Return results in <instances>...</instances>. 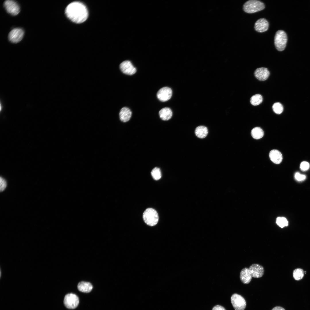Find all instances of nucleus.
<instances>
[{"label":"nucleus","mask_w":310,"mask_h":310,"mask_svg":"<svg viewBox=\"0 0 310 310\" xmlns=\"http://www.w3.org/2000/svg\"><path fill=\"white\" fill-rule=\"evenodd\" d=\"M254 75L258 80L261 81L266 80L268 78L270 72L266 68L262 67L256 69L254 73Z\"/></svg>","instance_id":"nucleus-13"},{"label":"nucleus","mask_w":310,"mask_h":310,"mask_svg":"<svg viewBox=\"0 0 310 310\" xmlns=\"http://www.w3.org/2000/svg\"><path fill=\"white\" fill-rule=\"evenodd\" d=\"M287 37L285 32L282 30H279L275 34L274 43L276 49L279 51L284 50L286 46Z\"/></svg>","instance_id":"nucleus-5"},{"label":"nucleus","mask_w":310,"mask_h":310,"mask_svg":"<svg viewBox=\"0 0 310 310\" xmlns=\"http://www.w3.org/2000/svg\"><path fill=\"white\" fill-rule=\"evenodd\" d=\"M232 305L235 310H244L246 306V302L241 295L235 293L231 297Z\"/></svg>","instance_id":"nucleus-7"},{"label":"nucleus","mask_w":310,"mask_h":310,"mask_svg":"<svg viewBox=\"0 0 310 310\" xmlns=\"http://www.w3.org/2000/svg\"><path fill=\"white\" fill-rule=\"evenodd\" d=\"M251 134L253 138L258 140L263 137L264 135V132L261 128L259 127H256L251 130Z\"/></svg>","instance_id":"nucleus-19"},{"label":"nucleus","mask_w":310,"mask_h":310,"mask_svg":"<svg viewBox=\"0 0 310 310\" xmlns=\"http://www.w3.org/2000/svg\"><path fill=\"white\" fill-rule=\"evenodd\" d=\"M0 187L1 192L3 191L7 187V183L6 180L1 177H0Z\"/></svg>","instance_id":"nucleus-25"},{"label":"nucleus","mask_w":310,"mask_h":310,"mask_svg":"<svg viewBox=\"0 0 310 310\" xmlns=\"http://www.w3.org/2000/svg\"><path fill=\"white\" fill-rule=\"evenodd\" d=\"M151 174L153 178L156 180H158L161 177L160 169L158 167H155L152 170L151 172Z\"/></svg>","instance_id":"nucleus-23"},{"label":"nucleus","mask_w":310,"mask_h":310,"mask_svg":"<svg viewBox=\"0 0 310 310\" xmlns=\"http://www.w3.org/2000/svg\"><path fill=\"white\" fill-rule=\"evenodd\" d=\"M24 34L23 29L16 28L12 30L9 33L8 37L9 40L13 43H17L22 39Z\"/></svg>","instance_id":"nucleus-9"},{"label":"nucleus","mask_w":310,"mask_h":310,"mask_svg":"<svg viewBox=\"0 0 310 310\" xmlns=\"http://www.w3.org/2000/svg\"><path fill=\"white\" fill-rule=\"evenodd\" d=\"M300 167L302 170L304 171H306L309 168V164L307 162L303 161L301 163Z\"/></svg>","instance_id":"nucleus-26"},{"label":"nucleus","mask_w":310,"mask_h":310,"mask_svg":"<svg viewBox=\"0 0 310 310\" xmlns=\"http://www.w3.org/2000/svg\"><path fill=\"white\" fill-rule=\"evenodd\" d=\"M269 26L268 21L264 18H261L258 20L255 23L254 28L257 32H263L268 30Z\"/></svg>","instance_id":"nucleus-12"},{"label":"nucleus","mask_w":310,"mask_h":310,"mask_svg":"<svg viewBox=\"0 0 310 310\" xmlns=\"http://www.w3.org/2000/svg\"><path fill=\"white\" fill-rule=\"evenodd\" d=\"M212 310H226V309L222 306L217 305L214 306Z\"/></svg>","instance_id":"nucleus-28"},{"label":"nucleus","mask_w":310,"mask_h":310,"mask_svg":"<svg viewBox=\"0 0 310 310\" xmlns=\"http://www.w3.org/2000/svg\"><path fill=\"white\" fill-rule=\"evenodd\" d=\"M293 276L294 279L296 280H301L304 276L303 270L301 268L295 269L293 270Z\"/></svg>","instance_id":"nucleus-21"},{"label":"nucleus","mask_w":310,"mask_h":310,"mask_svg":"<svg viewBox=\"0 0 310 310\" xmlns=\"http://www.w3.org/2000/svg\"><path fill=\"white\" fill-rule=\"evenodd\" d=\"M172 94L171 89L167 87H164L160 89L157 93L158 98L160 101L165 102L169 100Z\"/></svg>","instance_id":"nucleus-10"},{"label":"nucleus","mask_w":310,"mask_h":310,"mask_svg":"<svg viewBox=\"0 0 310 310\" xmlns=\"http://www.w3.org/2000/svg\"><path fill=\"white\" fill-rule=\"evenodd\" d=\"M195 132L198 137L202 139L206 137L208 133V130L206 126H199L196 128Z\"/></svg>","instance_id":"nucleus-18"},{"label":"nucleus","mask_w":310,"mask_h":310,"mask_svg":"<svg viewBox=\"0 0 310 310\" xmlns=\"http://www.w3.org/2000/svg\"><path fill=\"white\" fill-rule=\"evenodd\" d=\"M272 310H285L283 308L277 306L276 307L272 309Z\"/></svg>","instance_id":"nucleus-29"},{"label":"nucleus","mask_w":310,"mask_h":310,"mask_svg":"<svg viewBox=\"0 0 310 310\" xmlns=\"http://www.w3.org/2000/svg\"><path fill=\"white\" fill-rule=\"evenodd\" d=\"M65 13L67 17L72 22L80 23L87 19L88 12L86 6L78 1L71 3L66 7Z\"/></svg>","instance_id":"nucleus-1"},{"label":"nucleus","mask_w":310,"mask_h":310,"mask_svg":"<svg viewBox=\"0 0 310 310\" xmlns=\"http://www.w3.org/2000/svg\"><path fill=\"white\" fill-rule=\"evenodd\" d=\"M269 156L271 161L276 164L281 163L282 160V154L280 152L277 150H271L269 153Z\"/></svg>","instance_id":"nucleus-14"},{"label":"nucleus","mask_w":310,"mask_h":310,"mask_svg":"<svg viewBox=\"0 0 310 310\" xmlns=\"http://www.w3.org/2000/svg\"><path fill=\"white\" fill-rule=\"evenodd\" d=\"M78 290L84 293L90 292L93 288V286L91 283L84 281L79 282L77 286Z\"/></svg>","instance_id":"nucleus-16"},{"label":"nucleus","mask_w":310,"mask_h":310,"mask_svg":"<svg viewBox=\"0 0 310 310\" xmlns=\"http://www.w3.org/2000/svg\"><path fill=\"white\" fill-rule=\"evenodd\" d=\"M272 108L274 112L276 114H280L283 111V107L280 102L275 103L273 104Z\"/></svg>","instance_id":"nucleus-22"},{"label":"nucleus","mask_w":310,"mask_h":310,"mask_svg":"<svg viewBox=\"0 0 310 310\" xmlns=\"http://www.w3.org/2000/svg\"><path fill=\"white\" fill-rule=\"evenodd\" d=\"M295 178L298 181H301L304 180L306 178L305 175L301 174L299 173H297L295 175Z\"/></svg>","instance_id":"nucleus-27"},{"label":"nucleus","mask_w":310,"mask_h":310,"mask_svg":"<svg viewBox=\"0 0 310 310\" xmlns=\"http://www.w3.org/2000/svg\"><path fill=\"white\" fill-rule=\"evenodd\" d=\"M132 112L127 107H123L120 110L119 113L121 121L124 122L128 121L130 119Z\"/></svg>","instance_id":"nucleus-15"},{"label":"nucleus","mask_w":310,"mask_h":310,"mask_svg":"<svg viewBox=\"0 0 310 310\" xmlns=\"http://www.w3.org/2000/svg\"><path fill=\"white\" fill-rule=\"evenodd\" d=\"M265 7L264 4L260 1L250 0L246 2L243 5V10L246 13H255L264 9Z\"/></svg>","instance_id":"nucleus-3"},{"label":"nucleus","mask_w":310,"mask_h":310,"mask_svg":"<svg viewBox=\"0 0 310 310\" xmlns=\"http://www.w3.org/2000/svg\"><path fill=\"white\" fill-rule=\"evenodd\" d=\"M79 302L78 296L72 293L66 294L63 301L65 307L70 309H74L76 308L78 306Z\"/></svg>","instance_id":"nucleus-6"},{"label":"nucleus","mask_w":310,"mask_h":310,"mask_svg":"<svg viewBox=\"0 0 310 310\" xmlns=\"http://www.w3.org/2000/svg\"><path fill=\"white\" fill-rule=\"evenodd\" d=\"M3 5L7 11L11 15L16 16L20 12V6L14 1L6 0L4 1Z\"/></svg>","instance_id":"nucleus-8"},{"label":"nucleus","mask_w":310,"mask_h":310,"mask_svg":"<svg viewBox=\"0 0 310 310\" xmlns=\"http://www.w3.org/2000/svg\"><path fill=\"white\" fill-rule=\"evenodd\" d=\"M263 98L260 94H257L253 96L251 98L250 102L253 106H257L260 104L262 102Z\"/></svg>","instance_id":"nucleus-20"},{"label":"nucleus","mask_w":310,"mask_h":310,"mask_svg":"<svg viewBox=\"0 0 310 310\" xmlns=\"http://www.w3.org/2000/svg\"><path fill=\"white\" fill-rule=\"evenodd\" d=\"M264 269L263 267L258 264H254L249 268H243L240 273V278L241 282L244 284H248L251 282L252 277L260 278L264 274Z\"/></svg>","instance_id":"nucleus-2"},{"label":"nucleus","mask_w":310,"mask_h":310,"mask_svg":"<svg viewBox=\"0 0 310 310\" xmlns=\"http://www.w3.org/2000/svg\"><path fill=\"white\" fill-rule=\"evenodd\" d=\"M143 218L145 222L150 226L156 225L159 219L157 212L151 208H147L145 210L143 214Z\"/></svg>","instance_id":"nucleus-4"},{"label":"nucleus","mask_w":310,"mask_h":310,"mask_svg":"<svg viewBox=\"0 0 310 310\" xmlns=\"http://www.w3.org/2000/svg\"><path fill=\"white\" fill-rule=\"evenodd\" d=\"M276 223L281 228L287 226L288 222L287 219L284 217H279L277 218Z\"/></svg>","instance_id":"nucleus-24"},{"label":"nucleus","mask_w":310,"mask_h":310,"mask_svg":"<svg viewBox=\"0 0 310 310\" xmlns=\"http://www.w3.org/2000/svg\"><path fill=\"white\" fill-rule=\"evenodd\" d=\"M160 118L164 121L170 119L172 116V112L171 109L168 107H165L161 109L159 112Z\"/></svg>","instance_id":"nucleus-17"},{"label":"nucleus","mask_w":310,"mask_h":310,"mask_svg":"<svg viewBox=\"0 0 310 310\" xmlns=\"http://www.w3.org/2000/svg\"><path fill=\"white\" fill-rule=\"evenodd\" d=\"M120 68L123 73L127 75H133L136 71V68L131 62L128 60L122 62L120 65Z\"/></svg>","instance_id":"nucleus-11"}]
</instances>
